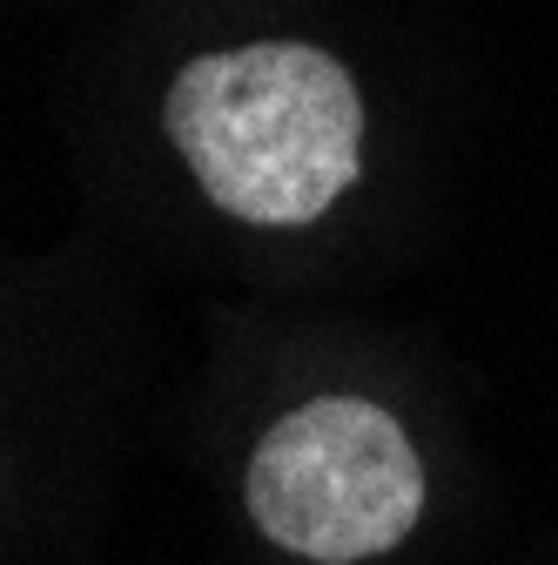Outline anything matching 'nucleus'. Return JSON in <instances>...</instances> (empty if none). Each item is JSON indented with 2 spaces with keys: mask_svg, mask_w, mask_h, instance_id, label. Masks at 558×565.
<instances>
[{
  "mask_svg": "<svg viewBox=\"0 0 558 565\" xmlns=\"http://www.w3.org/2000/svg\"><path fill=\"white\" fill-rule=\"evenodd\" d=\"M243 499L269 545L316 565H357L410 539L425 512V465L384 404L330 391L262 431Z\"/></svg>",
  "mask_w": 558,
  "mask_h": 565,
  "instance_id": "f03ea898",
  "label": "nucleus"
},
{
  "mask_svg": "<svg viewBox=\"0 0 558 565\" xmlns=\"http://www.w3.org/2000/svg\"><path fill=\"white\" fill-rule=\"evenodd\" d=\"M169 135L223 216L297 230L357 182L364 102L336 54L256 41L182 67L169 88Z\"/></svg>",
  "mask_w": 558,
  "mask_h": 565,
  "instance_id": "f257e3e1",
  "label": "nucleus"
}]
</instances>
